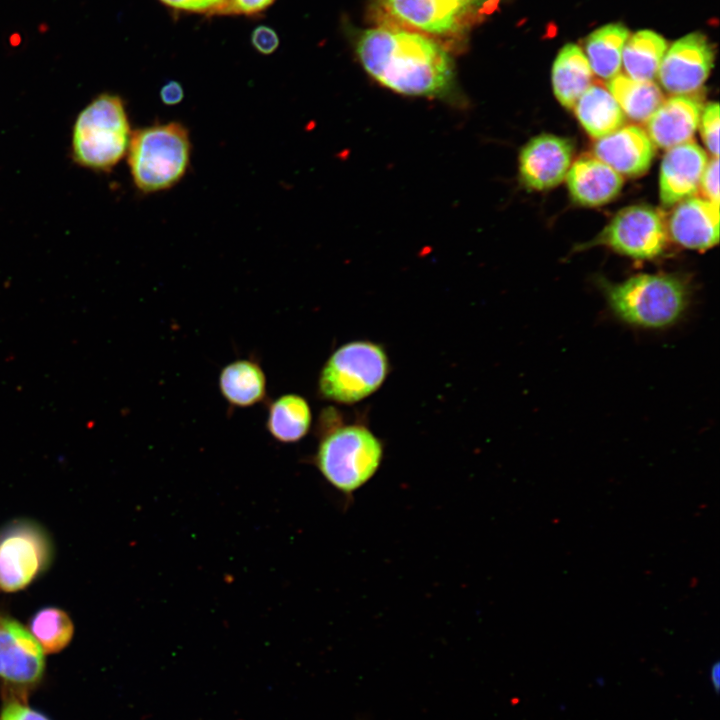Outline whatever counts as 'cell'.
I'll list each match as a JSON object with an SVG mask.
<instances>
[{"label": "cell", "instance_id": "obj_1", "mask_svg": "<svg viewBox=\"0 0 720 720\" xmlns=\"http://www.w3.org/2000/svg\"><path fill=\"white\" fill-rule=\"evenodd\" d=\"M356 51L366 72L399 94L440 98L454 87L451 56L423 33L381 25L360 35Z\"/></svg>", "mask_w": 720, "mask_h": 720}, {"label": "cell", "instance_id": "obj_2", "mask_svg": "<svg viewBox=\"0 0 720 720\" xmlns=\"http://www.w3.org/2000/svg\"><path fill=\"white\" fill-rule=\"evenodd\" d=\"M606 302L621 321L646 329L675 324L689 304V288L672 274H638L620 283L601 281Z\"/></svg>", "mask_w": 720, "mask_h": 720}, {"label": "cell", "instance_id": "obj_3", "mask_svg": "<svg viewBox=\"0 0 720 720\" xmlns=\"http://www.w3.org/2000/svg\"><path fill=\"white\" fill-rule=\"evenodd\" d=\"M127 151L135 186L143 193L163 191L186 174L191 154L189 132L179 122L145 127L131 135Z\"/></svg>", "mask_w": 720, "mask_h": 720}, {"label": "cell", "instance_id": "obj_4", "mask_svg": "<svg viewBox=\"0 0 720 720\" xmlns=\"http://www.w3.org/2000/svg\"><path fill=\"white\" fill-rule=\"evenodd\" d=\"M131 139L122 99L104 93L78 115L73 128V157L80 165L109 170L125 155Z\"/></svg>", "mask_w": 720, "mask_h": 720}, {"label": "cell", "instance_id": "obj_5", "mask_svg": "<svg viewBox=\"0 0 720 720\" xmlns=\"http://www.w3.org/2000/svg\"><path fill=\"white\" fill-rule=\"evenodd\" d=\"M382 458L381 441L366 427L349 425L322 438L315 462L325 480L349 497L376 474Z\"/></svg>", "mask_w": 720, "mask_h": 720}, {"label": "cell", "instance_id": "obj_6", "mask_svg": "<svg viewBox=\"0 0 720 720\" xmlns=\"http://www.w3.org/2000/svg\"><path fill=\"white\" fill-rule=\"evenodd\" d=\"M383 348L368 341L340 346L323 366L318 388L322 397L342 404L358 402L375 392L388 373Z\"/></svg>", "mask_w": 720, "mask_h": 720}, {"label": "cell", "instance_id": "obj_7", "mask_svg": "<svg viewBox=\"0 0 720 720\" xmlns=\"http://www.w3.org/2000/svg\"><path fill=\"white\" fill-rule=\"evenodd\" d=\"M51 552L38 525L23 520L10 524L0 535V590L25 588L47 567Z\"/></svg>", "mask_w": 720, "mask_h": 720}, {"label": "cell", "instance_id": "obj_8", "mask_svg": "<svg viewBox=\"0 0 720 720\" xmlns=\"http://www.w3.org/2000/svg\"><path fill=\"white\" fill-rule=\"evenodd\" d=\"M667 238V226L656 209L633 205L620 210L596 242L621 255L649 260L662 254Z\"/></svg>", "mask_w": 720, "mask_h": 720}, {"label": "cell", "instance_id": "obj_9", "mask_svg": "<svg viewBox=\"0 0 720 720\" xmlns=\"http://www.w3.org/2000/svg\"><path fill=\"white\" fill-rule=\"evenodd\" d=\"M713 60L712 44L705 35L694 32L674 42L665 52L657 76L667 92L692 94L708 78Z\"/></svg>", "mask_w": 720, "mask_h": 720}, {"label": "cell", "instance_id": "obj_10", "mask_svg": "<svg viewBox=\"0 0 720 720\" xmlns=\"http://www.w3.org/2000/svg\"><path fill=\"white\" fill-rule=\"evenodd\" d=\"M386 24L436 35L460 31L474 16L459 0H378Z\"/></svg>", "mask_w": 720, "mask_h": 720}, {"label": "cell", "instance_id": "obj_11", "mask_svg": "<svg viewBox=\"0 0 720 720\" xmlns=\"http://www.w3.org/2000/svg\"><path fill=\"white\" fill-rule=\"evenodd\" d=\"M572 157L573 145L568 139L552 134L536 136L520 152L521 181L533 190L553 188L566 178Z\"/></svg>", "mask_w": 720, "mask_h": 720}, {"label": "cell", "instance_id": "obj_12", "mask_svg": "<svg viewBox=\"0 0 720 720\" xmlns=\"http://www.w3.org/2000/svg\"><path fill=\"white\" fill-rule=\"evenodd\" d=\"M45 667L44 651L17 620L0 615V678L15 685H32Z\"/></svg>", "mask_w": 720, "mask_h": 720}, {"label": "cell", "instance_id": "obj_13", "mask_svg": "<svg viewBox=\"0 0 720 720\" xmlns=\"http://www.w3.org/2000/svg\"><path fill=\"white\" fill-rule=\"evenodd\" d=\"M708 158L694 141L667 149L659 175V195L664 206L675 205L695 194Z\"/></svg>", "mask_w": 720, "mask_h": 720}, {"label": "cell", "instance_id": "obj_14", "mask_svg": "<svg viewBox=\"0 0 720 720\" xmlns=\"http://www.w3.org/2000/svg\"><path fill=\"white\" fill-rule=\"evenodd\" d=\"M594 157L621 176L644 174L654 158V144L646 131L637 125H623L613 133L596 140Z\"/></svg>", "mask_w": 720, "mask_h": 720}, {"label": "cell", "instance_id": "obj_15", "mask_svg": "<svg viewBox=\"0 0 720 720\" xmlns=\"http://www.w3.org/2000/svg\"><path fill=\"white\" fill-rule=\"evenodd\" d=\"M667 232L680 246L704 251L719 240V205L703 197L691 196L673 210Z\"/></svg>", "mask_w": 720, "mask_h": 720}, {"label": "cell", "instance_id": "obj_16", "mask_svg": "<svg viewBox=\"0 0 720 720\" xmlns=\"http://www.w3.org/2000/svg\"><path fill=\"white\" fill-rule=\"evenodd\" d=\"M702 102L691 94L664 99L646 123L652 143L670 149L692 139L702 113Z\"/></svg>", "mask_w": 720, "mask_h": 720}, {"label": "cell", "instance_id": "obj_17", "mask_svg": "<svg viewBox=\"0 0 720 720\" xmlns=\"http://www.w3.org/2000/svg\"><path fill=\"white\" fill-rule=\"evenodd\" d=\"M574 202L586 207L604 205L621 191L623 178L594 156H582L571 164L566 175Z\"/></svg>", "mask_w": 720, "mask_h": 720}, {"label": "cell", "instance_id": "obj_18", "mask_svg": "<svg viewBox=\"0 0 720 720\" xmlns=\"http://www.w3.org/2000/svg\"><path fill=\"white\" fill-rule=\"evenodd\" d=\"M592 79L593 72L584 52L575 44L565 45L552 68L553 91L560 104L573 109Z\"/></svg>", "mask_w": 720, "mask_h": 720}, {"label": "cell", "instance_id": "obj_19", "mask_svg": "<svg viewBox=\"0 0 720 720\" xmlns=\"http://www.w3.org/2000/svg\"><path fill=\"white\" fill-rule=\"evenodd\" d=\"M219 389L233 407L247 408L266 396V377L253 360L239 359L224 366L219 374Z\"/></svg>", "mask_w": 720, "mask_h": 720}, {"label": "cell", "instance_id": "obj_20", "mask_svg": "<svg viewBox=\"0 0 720 720\" xmlns=\"http://www.w3.org/2000/svg\"><path fill=\"white\" fill-rule=\"evenodd\" d=\"M573 108L584 130L596 139L613 133L625 123L620 106L600 84L590 85Z\"/></svg>", "mask_w": 720, "mask_h": 720}, {"label": "cell", "instance_id": "obj_21", "mask_svg": "<svg viewBox=\"0 0 720 720\" xmlns=\"http://www.w3.org/2000/svg\"><path fill=\"white\" fill-rule=\"evenodd\" d=\"M311 421L312 413L307 400L297 394H285L271 403L266 427L275 440L294 443L308 433Z\"/></svg>", "mask_w": 720, "mask_h": 720}, {"label": "cell", "instance_id": "obj_22", "mask_svg": "<svg viewBox=\"0 0 720 720\" xmlns=\"http://www.w3.org/2000/svg\"><path fill=\"white\" fill-rule=\"evenodd\" d=\"M607 90L624 115L638 123H645L663 102V94L653 81L635 80L617 74L607 83Z\"/></svg>", "mask_w": 720, "mask_h": 720}, {"label": "cell", "instance_id": "obj_23", "mask_svg": "<svg viewBox=\"0 0 720 720\" xmlns=\"http://www.w3.org/2000/svg\"><path fill=\"white\" fill-rule=\"evenodd\" d=\"M628 38L629 30L622 24H608L592 32L585 40V55L592 72L605 80L619 74Z\"/></svg>", "mask_w": 720, "mask_h": 720}, {"label": "cell", "instance_id": "obj_24", "mask_svg": "<svg viewBox=\"0 0 720 720\" xmlns=\"http://www.w3.org/2000/svg\"><path fill=\"white\" fill-rule=\"evenodd\" d=\"M667 51L665 39L650 30L629 37L622 51L625 75L635 80L653 81Z\"/></svg>", "mask_w": 720, "mask_h": 720}, {"label": "cell", "instance_id": "obj_25", "mask_svg": "<svg viewBox=\"0 0 720 720\" xmlns=\"http://www.w3.org/2000/svg\"><path fill=\"white\" fill-rule=\"evenodd\" d=\"M30 630L43 651L47 653L62 650L73 636L71 619L63 610L55 607H46L34 614Z\"/></svg>", "mask_w": 720, "mask_h": 720}, {"label": "cell", "instance_id": "obj_26", "mask_svg": "<svg viewBox=\"0 0 720 720\" xmlns=\"http://www.w3.org/2000/svg\"><path fill=\"white\" fill-rule=\"evenodd\" d=\"M703 142L713 157L719 155V105L708 103L703 109L699 121Z\"/></svg>", "mask_w": 720, "mask_h": 720}, {"label": "cell", "instance_id": "obj_27", "mask_svg": "<svg viewBox=\"0 0 720 720\" xmlns=\"http://www.w3.org/2000/svg\"><path fill=\"white\" fill-rule=\"evenodd\" d=\"M719 160L712 157L707 162L701 177L699 188L702 191L703 198L719 205Z\"/></svg>", "mask_w": 720, "mask_h": 720}, {"label": "cell", "instance_id": "obj_28", "mask_svg": "<svg viewBox=\"0 0 720 720\" xmlns=\"http://www.w3.org/2000/svg\"><path fill=\"white\" fill-rule=\"evenodd\" d=\"M253 47L263 55L272 54L279 46V37L270 27L257 26L251 33Z\"/></svg>", "mask_w": 720, "mask_h": 720}, {"label": "cell", "instance_id": "obj_29", "mask_svg": "<svg viewBox=\"0 0 720 720\" xmlns=\"http://www.w3.org/2000/svg\"><path fill=\"white\" fill-rule=\"evenodd\" d=\"M0 720H49L41 713L18 702H9L1 710Z\"/></svg>", "mask_w": 720, "mask_h": 720}, {"label": "cell", "instance_id": "obj_30", "mask_svg": "<svg viewBox=\"0 0 720 720\" xmlns=\"http://www.w3.org/2000/svg\"><path fill=\"white\" fill-rule=\"evenodd\" d=\"M275 0H231L218 9L229 13L255 14L269 7Z\"/></svg>", "mask_w": 720, "mask_h": 720}, {"label": "cell", "instance_id": "obj_31", "mask_svg": "<svg viewBox=\"0 0 720 720\" xmlns=\"http://www.w3.org/2000/svg\"><path fill=\"white\" fill-rule=\"evenodd\" d=\"M169 7L186 10V11H207L209 9H218L223 0H160Z\"/></svg>", "mask_w": 720, "mask_h": 720}, {"label": "cell", "instance_id": "obj_32", "mask_svg": "<svg viewBox=\"0 0 720 720\" xmlns=\"http://www.w3.org/2000/svg\"><path fill=\"white\" fill-rule=\"evenodd\" d=\"M183 98L184 90L178 81H167L160 89V99L165 105H177L183 100Z\"/></svg>", "mask_w": 720, "mask_h": 720}, {"label": "cell", "instance_id": "obj_33", "mask_svg": "<svg viewBox=\"0 0 720 720\" xmlns=\"http://www.w3.org/2000/svg\"><path fill=\"white\" fill-rule=\"evenodd\" d=\"M474 16L488 12L495 0H459Z\"/></svg>", "mask_w": 720, "mask_h": 720}, {"label": "cell", "instance_id": "obj_34", "mask_svg": "<svg viewBox=\"0 0 720 720\" xmlns=\"http://www.w3.org/2000/svg\"><path fill=\"white\" fill-rule=\"evenodd\" d=\"M710 680L714 688L718 690L720 680L719 662H715L714 664H712L710 669Z\"/></svg>", "mask_w": 720, "mask_h": 720}]
</instances>
